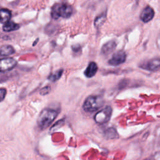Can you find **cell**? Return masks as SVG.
Segmentation results:
<instances>
[{
  "label": "cell",
  "instance_id": "6",
  "mask_svg": "<svg viewBox=\"0 0 160 160\" xmlns=\"http://www.w3.org/2000/svg\"><path fill=\"white\" fill-rule=\"evenodd\" d=\"M126 60V54L122 50H119L114 52L111 58L108 61V64L110 66H117L123 64Z\"/></svg>",
  "mask_w": 160,
  "mask_h": 160
},
{
  "label": "cell",
  "instance_id": "17",
  "mask_svg": "<svg viewBox=\"0 0 160 160\" xmlns=\"http://www.w3.org/2000/svg\"><path fill=\"white\" fill-rule=\"evenodd\" d=\"M51 91V87L49 86H46L45 87H43L39 91V93L42 96H44L48 94Z\"/></svg>",
  "mask_w": 160,
  "mask_h": 160
},
{
  "label": "cell",
  "instance_id": "7",
  "mask_svg": "<svg viewBox=\"0 0 160 160\" xmlns=\"http://www.w3.org/2000/svg\"><path fill=\"white\" fill-rule=\"evenodd\" d=\"M17 64V61L12 58H6L0 59V73L12 69Z\"/></svg>",
  "mask_w": 160,
  "mask_h": 160
},
{
  "label": "cell",
  "instance_id": "10",
  "mask_svg": "<svg viewBox=\"0 0 160 160\" xmlns=\"http://www.w3.org/2000/svg\"><path fill=\"white\" fill-rule=\"evenodd\" d=\"M98 69V68L96 63L95 62L91 61L88 65L86 69L84 72V74L86 78H91L96 74Z\"/></svg>",
  "mask_w": 160,
  "mask_h": 160
},
{
  "label": "cell",
  "instance_id": "13",
  "mask_svg": "<svg viewBox=\"0 0 160 160\" xmlns=\"http://www.w3.org/2000/svg\"><path fill=\"white\" fill-rule=\"evenodd\" d=\"M11 12L8 9H0V23H6L10 20Z\"/></svg>",
  "mask_w": 160,
  "mask_h": 160
},
{
  "label": "cell",
  "instance_id": "15",
  "mask_svg": "<svg viewBox=\"0 0 160 160\" xmlns=\"http://www.w3.org/2000/svg\"><path fill=\"white\" fill-rule=\"evenodd\" d=\"M104 135L106 139H116L119 137L118 133L116 131L114 128H111L108 129H106L104 133Z\"/></svg>",
  "mask_w": 160,
  "mask_h": 160
},
{
  "label": "cell",
  "instance_id": "20",
  "mask_svg": "<svg viewBox=\"0 0 160 160\" xmlns=\"http://www.w3.org/2000/svg\"><path fill=\"white\" fill-rule=\"evenodd\" d=\"M38 40H39V39H36V41L34 42V43H33V44H32V46H35V45L36 44V43H37V41H38Z\"/></svg>",
  "mask_w": 160,
  "mask_h": 160
},
{
  "label": "cell",
  "instance_id": "18",
  "mask_svg": "<svg viewBox=\"0 0 160 160\" xmlns=\"http://www.w3.org/2000/svg\"><path fill=\"white\" fill-rule=\"evenodd\" d=\"M72 50L74 53H81V47L79 44H74L71 46Z\"/></svg>",
  "mask_w": 160,
  "mask_h": 160
},
{
  "label": "cell",
  "instance_id": "2",
  "mask_svg": "<svg viewBox=\"0 0 160 160\" xmlns=\"http://www.w3.org/2000/svg\"><path fill=\"white\" fill-rule=\"evenodd\" d=\"M73 12L72 7L67 2H58L53 5L51 8V15L54 19H58L59 18H69Z\"/></svg>",
  "mask_w": 160,
  "mask_h": 160
},
{
  "label": "cell",
  "instance_id": "9",
  "mask_svg": "<svg viewBox=\"0 0 160 160\" xmlns=\"http://www.w3.org/2000/svg\"><path fill=\"white\" fill-rule=\"evenodd\" d=\"M116 46L117 44L116 41L113 40H111L106 42L102 45L101 49V54H102L103 56H108L110 54L114 51V49L116 48Z\"/></svg>",
  "mask_w": 160,
  "mask_h": 160
},
{
  "label": "cell",
  "instance_id": "1",
  "mask_svg": "<svg viewBox=\"0 0 160 160\" xmlns=\"http://www.w3.org/2000/svg\"><path fill=\"white\" fill-rule=\"evenodd\" d=\"M58 114V112L51 108H45L40 112L38 119V126L41 130L48 128L54 120L56 118Z\"/></svg>",
  "mask_w": 160,
  "mask_h": 160
},
{
  "label": "cell",
  "instance_id": "16",
  "mask_svg": "<svg viewBox=\"0 0 160 160\" xmlns=\"http://www.w3.org/2000/svg\"><path fill=\"white\" fill-rule=\"evenodd\" d=\"M63 73V69H59L53 73H51L48 78V80H49L51 82H56V81L59 80L61 76L62 75Z\"/></svg>",
  "mask_w": 160,
  "mask_h": 160
},
{
  "label": "cell",
  "instance_id": "3",
  "mask_svg": "<svg viewBox=\"0 0 160 160\" xmlns=\"http://www.w3.org/2000/svg\"><path fill=\"white\" fill-rule=\"evenodd\" d=\"M104 104V99L102 96L98 95L89 96L84 101L82 108L86 112H94L101 108Z\"/></svg>",
  "mask_w": 160,
  "mask_h": 160
},
{
  "label": "cell",
  "instance_id": "19",
  "mask_svg": "<svg viewBox=\"0 0 160 160\" xmlns=\"http://www.w3.org/2000/svg\"><path fill=\"white\" fill-rule=\"evenodd\" d=\"M6 95V89L4 88H0V102L2 101Z\"/></svg>",
  "mask_w": 160,
  "mask_h": 160
},
{
  "label": "cell",
  "instance_id": "5",
  "mask_svg": "<svg viewBox=\"0 0 160 160\" xmlns=\"http://www.w3.org/2000/svg\"><path fill=\"white\" fill-rule=\"evenodd\" d=\"M139 67L149 71H156L160 69V58H154L143 62Z\"/></svg>",
  "mask_w": 160,
  "mask_h": 160
},
{
  "label": "cell",
  "instance_id": "14",
  "mask_svg": "<svg viewBox=\"0 0 160 160\" xmlns=\"http://www.w3.org/2000/svg\"><path fill=\"white\" fill-rule=\"evenodd\" d=\"M106 20V12H103L98 16L94 21V26L96 28H100Z\"/></svg>",
  "mask_w": 160,
  "mask_h": 160
},
{
  "label": "cell",
  "instance_id": "4",
  "mask_svg": "<svg viewBox=\"0 0 160 160\" xmlns=\"http://www.w3.org/2000/svg\"><path fill=\"white\" fill-rule=\"evenodd\" d=\"M112 111V108L109 106H106L98 111L94 117L96 122L99 124L107 122L111 116Z\"/></svg>",
  "mask_w": 160,
  "mask_h": 160
},
{
  "label": "cell",
  "instance_id": "12",
  "mask_svg": "<svg viewBox=\"0 0 160 160\" xmlns=\"http://www.w3.org/2000/svg\"><path fill=\"white\" fill-rule=\"evenodd\" d=\"M19 25L12 21H9L7 22L4 23L2 26V30L4 32H11L16 31L19 29Z\"/></svg>",
  "mask_w": 160,
  "mask_h": 160
},
{
  "label": "cell",
  "instance_id": "11",
  "mask_svg": "<svg viewBox=\"0 0 160 160\" xmlns=\"http://www.w3.org/2000/svg\"><path fill=\"white\" fill-rule=\"evenodd\" d=\"M15 49L13 46L9 44H4L0 47V55L2 56H8L15 53Z\"/></svg>",
  "mask_w": 160,
  "mask_h": 160
},
{
  "label": "cell",
  "instance_id": "8",
  "mask_svg": "<svg viewBox=\"0 0 160 160\" xmlns=\"http://www.w3.org/2000/svg\"><path fill=\"white\" fill-rule=\"evenodd\" d=\"M154 16V9L149 6H147L145 7L140 14V19L141 20L144 22H148L151 21Z\"/></svg>",
  "mask_w": 160,
  "mask_h": 160
}]
</instances>
